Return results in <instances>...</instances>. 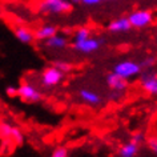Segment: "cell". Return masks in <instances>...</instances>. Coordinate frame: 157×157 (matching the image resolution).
Segmentation results:
<instances>
[{
    "instance_id": "1",
    "label": "cell",
    "mask_w": 157,
    "mask_h": 157,
    "mask_svg": "<svg viewBox=\"0 0 157 157\" xmlns=\"http://www.w3.org/2000/svg\"><path fill=\"white\" fill-rule=\"evenodd\" d=\"M71 0H40L37 11L43 15H64L72 11Z\"/></svg>"
},
{
    "instance_id": "2",
    "label": "cell",
    "mask_w": 157,
    "mask_h": 157,
    "mask_svg": "<svg viewBox=\"0 0 157 157\" xmlns=\"http://www.w3.org/2000/svg\"><path fill=\"white\" fill-rule=\"evenodd\" d=\"M113 72L117 73L119 76L127 78H133L140 76V73L143 72V68H141L140 63L133 61V60H121L120 63H117L113 68Z\"/></svg>"
},
{
    "instance_id": "3",
    "label": "cell",
    "mask_w": 157,
    "mask_h": 157,
    "mask_svg": "<svg viewBox=\"0 0 157 157\" xmlns=\"http://www.w3.org/2000/svg\"><path fill=\"white\" fill-rule=\"evenodd\" d=\"M128 20L131 23L132 28H145V27L151 25L153 23V13L148 10H137L129 13Z\"/></svg>"
},
{
    "instance_id": "4",
    "label": "cell",
    "mask_w": 157,
    "mask_h": 157,
    "mask_svg": "<svg viewBox=\"0 0 157 157\" xmlns=\"http://www.w3.org/2000/svg\"><path fill=\"white\" fill-rule=\"evenodd\" d=\"M64 75H65L64 72H61L60 69H57L55 65L48 67V68H45L41 73V77H40L41 84L44 85L45 88H53L63 81Z\"/></svg>"
},
{
    "instance_id": "5",
    "label": "cell",
    "mask_w": 157,
    "mask_h": 157,
    "mask_svg": "<svg viewBox=\"0 0 157 157\" xmlns=\"http://www.w3.org/2000/svg\"><path fill=\"white\" fill-rule=\"evenodd\" d=\"M103 43H104L103 39L89 36L87 39H84V40L73 41V48L80 53L88 55V53H93L96 51H99L101 48V45H103Z\"/></svg>"
},
{
    "instance_id": "6",
    "label": "cell",
    "mask_w": 157,
    "mask_h": 157,
    "mask_svg": "<svg viewBox=\"0 0 157 157\" xmlns=\"http://www.w3.org/2000/svg\"><path fill=\"white\" fill-rule=\"evenodd\" d=\"M140 84L149 95L157 96V73L149 69H144L140 73Z\"/></svg>"
},
{
    "instance_id": "7",
    "label": "cell",
    "mask_w": 157,
    "mask_h": 157,
    "mask_svg": "<svg viewBox=\"0 0 157 157\" xmlns=\"http://www.w3.org/2000/svg\"><path fill=\"white\" fill-rule=\"evenodd\" d=\"M17 96L27 103H39L43 99L41 92L31 84H21L17 88Z\"/></svg>"
},
{
    "instance_id": "8",
    "label": "cell",
    "mask_w": 157,
    "mask_h": 157,
    "mask_svg": "<svg viewBox=\"0 0 157 157\" xmlns=\"http://www.w3.org/2000/svg\"><path fill=\"white\" fill-rule=\"evenodd\" d=\"M107 84L113 92H119V93L124 92L129 85L127 78L119 76V75L115 73V72L107 75Z\"/></svg>"
},
{
    "instance_id": "9",
    "label": "cell",
    "mask_w": 157,
    "mask_h": 157,
    "mask_svg": "<svg viewBox=\"0 0 157 157\" xmlns=\"http://www.w3.org/2000/svg\"><path fill=\"white\" fill-rule=\"evenodd\" d=\"M131 28L132 27H131V23H129L128 17L115 19V20H112L108 24V29L113 33H124V32H128Z\"/></svg>"
},
{
    "instance_id": "10",
    "label": "cell",
    "mask_w": 157,
    "mask_h": 157,
    "mask_svg": "<svg viewBox=\"0 0 157 157\" xmlns=\"http://www.w3.org/2000/svg\"><path fill=\"white\" fill-rule=\"evenodd\" d=\"M13 33H15V37H16L20 43H23V44H31V43L35 40L33 32L29 28L24 27V25L15 27V28H13Z\"/></svg>"
},
{
    "instance_id": "11",
    "label": "cell",
    "mask_w": 157,
    "mask_h": 157,
    "mask_svg": "<svg viewBox=\"0 0 157 157\" xmlns=\"http://www.w3.org/2000/svg\"><path fill=\"white\" fill-rule=\"evenodd\" d=\"M57 33V28L55 25H51V24H45V25H41L33 32V36H35V40H39V41H45L47 39L52 37L53 35Z\"/></svg>"
},
{
    "instance_id": "12",
    "label": "cell",
    "mask_w": 157,
    "mask_h": 157,
    "mask_svg": "<svg viewBox=\"0 0 157 157\" xmlns=\"http://www.w3.org/2000/svg\"><path fill=\"white\" fill-rule=\"evenodd\" d=\"M78 96L80 99L84 101L85 104H89V105H99L101 103V97L97 92L92 91V89H87V88H83L78 91Z\"/></svg>"
},
{
    "instance_id": "13",
    "label": "cell",
    "mask_w": 157,
    "mask_h": 157,
    "mask_svg": "<svg viewBox=\"0 0 157 157\" xmlns=\"http://www.w3.org/2000/svg\"><path fill=\"white\" fill-rule=\"evenodd\" d=\"M67 44H68V40H67L65 36H61V35H53L52 37L47 39L44 41V45L49 49H63L65 48Z\"/></svg>"
},
{
    "instance_id": "14",
    "label": "cell",
    "mask_w": 157,
    "mask_h": 157,
    "mask_svg": "<svg viewBox=\"0 0 157 157\" xmlns=\"http://www.w3.org/2000/svg\"><path fill=\"white\" fill-rule=\"evenodd\" d=\"M139 148H140V145L131 140L129 143L124 144L123 147L120 148L119 155H120V157H135L137 153H139Z\"/></svg>"
},
{
    "instance_id": "15",
    "label": "cell",
    "mask_w": 157,
    "mask_h": 157,
    "mask_svg": "<svg viewBox=\"0 0 157 157\" xmlns=\"http://www.w3.org/2000/svg\"><path fill=\"white\" fill-rule=\"evenodd\" d=\"M13 125L6 120H0V139H11Z\"/></svg>"
},
{
    "instance_id": "16",
    "label": "cell",
    "mask_w": 157,
    "mask_h": 157,
    "mask_svg": "<svg viewBox=\"0 0 157 157\" xmlns=\"http://www.w3.org/2000/svg\"><path fill=\"white\" fill-rule=\"evenodd\" d=\"M16 145H21L24 143V135H23V132L19 129L17 127H13L12 128V133H11V139Z\"/></svg>"
},
{
    "instance_id": "17",
    "label": "cell",
    "mask_w": 157,
    "mask_h": 157,
    "mask_svg": "<svg viewBox=\"0 0 157 157\" xmlns=\"http://www.w3.org/2000/svg\"><path fill=\"white\" fill-rule=\"evenodd\" d=\"M89 36H91V29L87 28V27H80L75 32V41L84 40V39H87Z\"/></svg>"
},
{
    "instance_id": "18",
    "label": "cell",
    "mask_w": 157,
    "mask_h": 157,
    "mask_svg": "<svg viewBox=\"0 0 157 157\" xmlns=\"http://www.w3.org/2000/svg\"><path fill=\"white\" fill-rule=\"evenodd\" d=\"M53 65L56 67L57 69H60L61 72H64V73L69 72V71L72 69V65H71L68 61H63V60H56V61H53Z\"/></svg>"
},
{
    "instance_id": "19",
    "label": "cell",
    "mask_w": 157,
    "mask_h": 157,
    "mask_svg": "<svg viewBox=\"0 0 157 157\" xmlns=\"http://www.w3.org/2000/svg\"><path fill=\"white\" fill-rule=\"evenodd\" d=\"M140 65H141V68L144 69H149V68H152L153 65H155V57H152V56H147L145 59H143V60L140 61Z\"/></svg>"
},
{
    "instance_id": "20",
    "label": "cell",
    "mask_w": 157,
    "mask_h": 157,
    "mask_svg": "<svg viewBox=\"0 0 157 157\" xmlns=\"http://www.w3.org/2000/svg\"><path fill=\"white\" fill-rule=\"evenodd\" d=\"M51 157H68V151L64 147H59L52 152Z\"/></svg>"
},
{
    "instance_id": "21",
    "label": "cell",
    "mask_w": 157,
    "mask_h": 157,
    "mask_svg": "<svg viewBox=\"0 0 157 157\" xmlns=\"http://www.w3.org/2000/svg\"><path fill=\"white\" fill-rule=\"evenodd\" d=\"M148 147H149V149H151V151L157 156V136L151 137V139L148 140Z\"/></svg>"
},
{
    "instance_id": "22",
    "label": "cell",
    "mask_w": 157,
    "mask_h": 157,
    "mask_svg": "<svg viewBox=\"0 0 157 157\" xmlns=\"http://www.w3.org/2000/svg\"><path fill=\"white\" fill-rule=\"evenodd\" d=\"M132 141H135L136 144H141L143 141L145 140V136H144V133H141V132H137V133H135V135L132 136V139H131Z\"/></svg>"
},
{
    "instance_id": "23",
    "label": "cell",
    "mask_w": 157,
    "mask_h": 157,
    "mask_svg": "<svg viewBox=\"0 0 157 157\" xmlns=\"http://www.w3.org/2000/svg\"><path fill=\"white\" fill-rule=\"evenodd\" d=\"M99 3H101V0H80V4L87 6V7H93L97 6Z\"/></svg>"
},
{
    "instance_id": "24",
    "label": "cell",
    "mask_w": 157,
    "mask_h": 157,
    "mask_svg": "<svg viewBox=\"0 0 157 157\" xmlns=\"http://www.w3.org/2000/svg\"><path fill=\"white\" fill-rule=\"evenodd\" d=\"M6 95L8 96V97L17 96V88H15V87H7L6 88Z\"/></svg>"
},
{
    "instance_id": "25",
    "label": "cell",
    "mask_w": 157,
    "mask_h": 157,
    "mask_svg": "<svg viewBox=\"0 0 157 157\" xmlns=\"http://www.w3.org/2000/svg\"><path fill=\"white\" fill-rule=\"evenodd\" d=\"M72 4H80V0H71Z\"/></svg>"
},
{
    "instance_id": "26",
    "label": "cell",
    "mask_w": 157,
    "mask_h": 157,
    "mask_svg": "<svg viewBox=\"0 0 157 157\" xmlns=\"http://www.w3.org/2000/svg\"><path fill=\"white\" fill-rule=\"evenodd\" d=\"M3 16V8H2V6H0V17Z\"/></svg>"
},
{
    "instance_id": "27",
    "label": "cell",
    "mask_w": 157,
    "mask_h": 157,
    "mask_svg": "<svg viewBox=\"0 0 157 157\" xmlns=\"http://www.w3.org/2000/svg\"><path fill=\"white\" fill-rule=\"evenodd\" d=\"M101 2H103V0H101ZM105 2H111V0H105Z\"/></svg>"
}]
</instances>
